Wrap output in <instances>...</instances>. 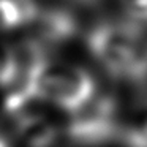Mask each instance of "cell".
<instances>
[{
    "instance_id": "1",
    "label": "cell",
    "mask_w": 147,
    "mask_h": 147,
    "mask_svg": "<svg viewBox=\"0 0 147 147\" xmlns=\"http://www.w3.org/2000/svg\"><path fill=\"white\" fill-rule=\"evenodd\" d=\"M87 48L98 65L117 81L147 84V29L127 21H105L87 35Z\"/></svg>"
},
{
    "instance_id": "2",
    "label": "cell",
    "mask_w": 147,
    "mask_h": 147,
    "mask_svg": "<svg viewBox=\"0 0 147 147\" xmlns=\"http://www.w3.org/2000/svg\"><path fill=\"white\" fill-rule=\"evenodd\" d=\"M98 93L95 78L81 65L52 60L43 52L29 81L30 100L71 114Z\"/></svg>"
},
{
    "instance_id": "3",
    "label": "cell",
    "mask_w": 147,
    "mask_h": 147,
    "mask_svg": "<svg viewBox=\"0 0 147 147\" xmlns=\"http://www.w3.org/2000/svg\"><path fill=\"white\" fill-rule=\"evenodd\" d=\"M68 115L63 133L78 146L95 147L120 139L125 127L120 105L108 93H96L86 106Z\"/></svg>"
},
{
    "instance_id": "4",
    "label": "cell",
    "mask_w": 147,
    "mask_h": 147,
    "mask_svg": "<svg viewBox=\"0 0 147 147\" xmlns=\"http://www.w3.org/2000/svg\"><path fill=\"white\" fill-rule=\"evenodd\" d=\"M35 106L36 100L8 115L14 122L16 134L27 147H52L63 130L45 112L36 111Z\"/></svg>"
},
{
    "instance_id": "5",
    "label": "cell",
    "mask_w": 147,
    "mask_h": 147,
    "mask_svg": "<svg viewBox=\"0 0 147 147\" xmlns=\"http://www.w3.org/2000/svg\"><path fill=\"white\" fill-rule=\"evenodd\" d=\"M36 16L38 11L33 0H0V32L26 27Z\"/></svg>"
},
{
    "instance_id": "6",
    "label": "cell",
    "mask_w": 147,
    "mask_h": 147,
    "mask_svg": "<svg viewBox=\"0 0 147 147\" xmlns=\"http://www.w3.org/2000/svg\"><path fill=\"white\" fill-rule=\"evenodd\" d=\"M18 49H13L0 43V87L7 89L13 81L18 68Z\"/></svg>"
},
{
    "instance_id": "7",
    "label": "cell",
    "mask_w": 147,
    "mask_h": 147,
    "mask_svg": "<svg viewBox=\"0 0 147 147\" xmlns=\"http://www.w3.org/2000/svg\"><path fill=\"white\" fill-rule=\"evenodd\" d=\"M128 19L147 29V0H122Z\"/></svg>"
},
{
    "instance_id": "8",
    "label": "cell",
    "mask_w": 147,
    "mask_h": 147,
    "mask_svg": "<svg viewBox=\"0 0 147 147\" xmlns=\"http://www.w3.org/2000/svg\"><path fill=\"white\" fill-rule=\"evenodd\" d=\"M0 147H11L10 142H8V141L5 139L3 136H0Z\"/></svg>"
}]
</instances>
